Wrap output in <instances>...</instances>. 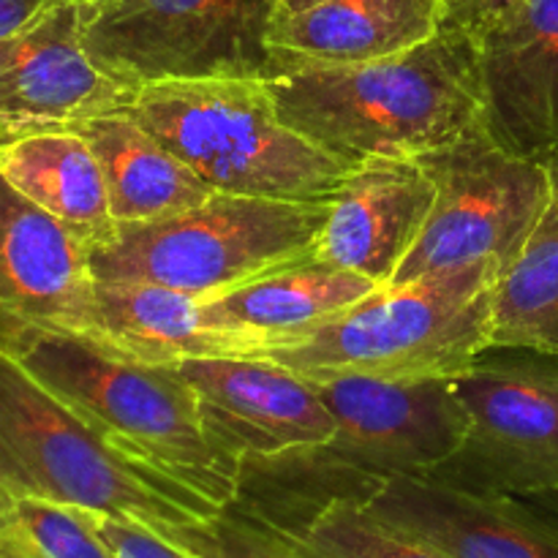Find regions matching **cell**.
Instances as JSON below:
<instances>
[{
  "mask_svg": "<svg viewBox=\"0 0 558 558\" xmlns=\"http://www.w3.org/2000/svg\"><path fill=\"white\" fill-rule=\"evenodd\" d=\"M0 352L125 456L221 510L234 501L240 461L210 439L199 401L178 365L142 363L85 332L27 325L3 314Z\"/></svg>",
  "mask_w": 558,
  "mask_h": 558,
  "instance_id": "6da1fadb",
  "label": "cell"
},
{
  "mask_svg": "<svg viewBox=\"0 0 558 558\" xmlns=\"http://www.w3.org/2000/svg\"><path fill=\"white\" fill-rule=\"evenodd\" d=\"M283 120L347 161L417 158L485 118L477 41L441 27L401 54L270 76Z\"/></svg>",
  "mask_w": 558,
  "mask_h": 558,
  "instance_id": "7a4b0ae2",
  "label": "cell"
},
{
  "mask_svg": "<svg viewBox=\"0 0 558 558\" xmlns=\"http://www.w3.org/2000/svg\"><path fill=\"white\" fill-rule=\"evenodd\" d=\"M125 112L223 194L325 202L357 167L283 120L270 76L145 82Z\"/></svg>",
  "mask_w": 558,
  "mask_h": 558,
  "instance_id": "3957f363",
  "label": "cell"
},
{
  "mask_svg": "<svg viewBox=\"0 0 558 558\" xmlns=\"http://www.w3.org/2000/svg\"><path fill=\"white\" fill-rule=\"evenodd\" d=\"M490 262L385 287L316 330L251 352L311 381L332 376L456 379L490 349Z\"/></svg>",
  "mask_w": 558,
  "mask_h": 558,
  "instance_id": "277c9868",
  "label": "cell"
},
{
  "mask_svg": "<svg viewBox=\"0 0 558 558\" xmlns=\"http://www.w3.org/2000/svg\"><path fill=\"white\" fill-rule=\"evenodd\" d=\"M0 490L150 529L221 512L205 496L118 450L5 352H0Z\"/></svg>",
  "mask_w": 558,
  "mask_h": 558,
  "instance_id": "5b68a950",
  "label": "cell"
},
{
  "mask_svg": "<svg viewBox=\"0 0 558 558\" xmlns=\"http://www.w3.org/2000/svg\"><path fill=\"white\" fill-rule=\"evenodd\" d=\"M330 199L287 202L213 191L210 199L158 221L118 223L90 251L96 281H142L213 298L314 251Z\"/></svg>",
  "mask_w": 558,
  "mask_h": 558,
  "instance_id": "8992f818",
  "label": "cell"
},
{
  "mask_svg": "<svg viewBox=\"0 0 558 558\" xmlns=\"http://www.w3.org/2000/svg\"><path fill=\"white\" fill-rule=\"evenodd\" d=\"M414 161L434 183V207L390 287L480 262L505 276L550 199V161L512 153L485 118Z\"/></svg>",
  "mask_w": 558,
  "mask_h": 558,
  "instance_id": "52a82bcc",
  "label": "cell"
},
{
  "mask_svg": "<svg viewBox=\"0 0 558 558\" xmlns=\"http://www.w3.org/2000/svg\"><path fill=\"white\" fill-rule=\"evenodd\" d=\"M452 387L469 430L430 480L474 494L558 490V354L490 347Z\"/></svg>",
  "mask_w": 558,
  "mask_h": 558,
  "instance_id": "ba28073f",
  "label": "cell"
},
{
  "mask_svg": "<svg viewBox=\"0 0 558 558\" xmlns=\"http://www.w3.org/2000/svg\"><path fill=\"white\" fill-rule=\"evenodd\" d=\"M314 385L336 434L308 456L343 499L363 501L385 477H428L466 439L469 414L452 379L332 376Z\"/></svg>",
  "mask_w": 558,
  "mask_h": 558,
  "instance_id": "9c48e42d",
  "label": "cell"
},
{
  "mask_svg": "<svg viewBox=\"0 0 558 558\" xmlns=\"http://www.w3.org/2000/svg\"><path fill=\"white\" fill-rule=\"evenodd\" d=\"M85 44L136 82L272 76L267 0H80Z\"/></svg>",
  "mask_w": 558,
  "mask_h": 558,
  "instance_id": "30bf717a",
  "label": "cell"
},
{
  "mask_svg": "<svg viewBox=\"0 0 558 558\" xmlns=\"http://www.w3.org/2000/svg\"><path fill=\"white\" fill-rule=\"evenodd\" d=\"M140 90L87 49L80 0H52L0 36V142L125 112Z\"/></svg>",
  "mask_w": 558,
  "mask_h": 558,
  "instance_id": "8fae6325",
  "label": "cell"
},
{
  "mask_svg": "<svg viewBox=\"0 0 558 558\" xmlns=\"http://www.w3.org/2000/svg\"><path fill=\"white\" fill-rule=\"evenodd\" d=\"M199 401L210 439L240 466L248 458L327 445L336 420L314 381L254 354L196 357L178 365Z\"/></svg>",
  "mask_w": 558,
  "mask_h": 558,
  "instance_id": "7c38bea8",
  "label": "cell"
},
{
  "mask_svg": "<svg viewBox=\"0 0 558 558\" xmlns=\"http://www.w3.org/2000/svg\"><path fill=\"white\" fill-rule=\"evenodd\" d=\"M365 510L445 558H558V518L523 496L474 494L430 477H385Z\"/></svg>",
  "mask_w": 558,
  "mask_h": 558,
  "instance_id": "4fadbf2b",
  "label": "cell"
},
{
  "mask_svg": "<svg viewBox=\"0 0 558 558\" xmlns=\"http://www.w3.org/2000/svg\"><path fill=\"white\" fill-rule=\"evenodd\" d=\"M477 52L496 140L518 156H558V0H521Z\"/></svg>",
  "mask_w": 558,
  "mask_h": 558,
  "instance_id": "5bb4252c",
  "label": "cell"
},
{
  "mask_svg": "<svg viewBox=\"0 0 558 558\" xmlns=\"http://www.w3.org/2000/svg\"><path fill=\"white\" fill-rule=\"evenodd\" d=\"M0 314L90 336L96 278L87 248L0 174Z\"/></svg>",
  "mask_w": 558,
  "mask_h": 558,
  "instance_id": "9a60e30c",
  "label": "cell"
},
{
  "mask_svg": "<svg viewBox=\"0 0 558 558\" xmlns=\"http://www.w3.org/2000/svg\"><path fill=\"white\" fill-rule=\"evenodd\" d=\"M434 207V183L414 158H368L330 199L314 251L390 287Z\"/></svg>",
  "mask_w": 558,
  "mask_h": 558,
  "instance_id": "2e32d148",
  "label": "cell"
},
{
  "mask_svg": "<svg viewBox=\"0 0 558 558\" xmlns=\"http://www.w3.org/2000/svg\"><path fill=\"white\" fill-rule=\"evenodd\" d=\"M441 31L439 0H325L267 27L272 76L401 54Z\"/></svg>",
  "mask_w": 558,
  "mask_h": 558,
  "instance_id": "e0dca14e",
  "label": "cell"
},
{
  "mask_svg": "<svg viewBox=\"0 0 558 558\" xmlns=\"http://www.w3.org/2000/svg\"><path fill=\"white\" fill-rule=\"evenodd\" d=\"M379 289L385 287L308 251L300 259L205 298V316L216 330L248 338L254 343L251 352H259L316 330Z\"/></svg>",
  "mask_w": 558,
  "mask_h": 558,
  "instance_id": "ac0fdd59",
  "label": "cell"
},
{
  "mask_svg": "<svg viewBox=\"0 0 558 558\" xmlns=\"http://www.w3.org/2000/svg\"><path fill=\"white\" fill-rule=\"evenodd\" d=\"M93 338L150 365H180L196 357L248 354L254 343L216 330L202 294L142 281H96Z\"/></svg>",
  "mask_w": 558,
  "mask_h": 558,
  "instance_id": "d6986e66",
  "label": "cell"
},
{
  "mask_svg": "<svg viewBox=\"0 0 558 558\" xmlns=\"http://www.w3.org/2000/svg\"><path fill=\"white\" fill-rule=\"evenodd\" d=\"M0 174L63 223L87 254L118 234L98 158L76 129L33 131L0 142Z\"/></svg>",
  "mask_w": 558,
  "mask_h": 558,
  "instance_id": "ffe728a7",
  "label": "cell"
},
{
  "mask_svg": "<svg viewBox=\"0 0 558 558\" xmlns=\"http://www.w3.org/2000/svg\"><path fill=\"white\" fill-rule=\"evenodd\" d=\"M93 147L118 223L158 221L210 199L213 189L129 112L76 125Z\"/></svg>",
  "mask_w": 558,
  "mask_h": 558,
  "instance_id": "44dd1931",
  "label": "cell"
},
{
  "mask_svg": "<svg viewBox=\"0 0 558 558\" xmlns=\"http://www.w3.org/2000/svg\"><path fill=\"white\" fill-rule=\"evenodd\" d=\"M554 191L510 270L494 287L490 347L558 354V156Z\"/></svg>",
  "mask_w": 558,
  "mask_h": 558,
  "instance_id": "7402d4cb",
  "label": "cell"
},
{
  "mask_svg": "<svg viewBox=\"0 0 558 558\" xmlns=\"http://www.w3.org/2000/svg\"><path fill=\"white\" fill-rule=\"evenodd\" d=\"M265 529L308 558H445L381 523L360 499H332Z\"/></svg>",
  "mask_w": 558,
  "mask_h": 558,
  "instance_id": "603a6c76",
  "label": "cell"
},
{
  "mask_svg": "<svg viewBox=\"0 0 558 558\" xmlns=\"http://www.w3.org/2000/svg\"><path fill=\"white\" fill-rule=\"evenodd\" d=\"M0 537L33 558H114L90 510L0 490Z\"/></svg>",
  "mask_w": 558,
  "mask_h": 558,
  "instance_id": "cb8c5ba5",
  "label": "cell"
},
{
  "mask_svg": "<svg viewBox=\"0 0 558 558\" xmlns=\"http://www.w3.org/2000/svg\"><path fill=\"white\" fill-rule=\"evenodd\" d=\"M153 532L196 558H308L234 507H223L213 518L180 526H158Z\"/></svg>",
  "mask_w": 558,
  "mask_h": 558,
  "instance_id": "d4e9b609",
  "label": "cell"
},
{
  "mask_svg": "<svg viewBox=\"0 0 558 558\" xmlns=\"http://www.w3.org/2000/svg\"><path fill=\"white\" fill-rule=\"evenodd\" d=\"M93 518H96L98 532L107 539L114 558H196L194 554H189V550L169 543V539L161 537L158 532H153L145 523L125 521V518L112 515H98V512H93Z\"/></svg>",
  "mask_w": 558,
  "mask_h": 558,
  "instance_id": "484cf974",
  "label": "cell"
},
{
  "mask_svg": "<svg viewBox=\"0 0 558 558\" xmlns=\"http://www.w3.org/2000/svg\"><path fill=\"white\" fill-rule=\"evenodd\" d=\"M441 27L480 41L488 31H494L505 16L521 5V0H439Z\"/></svg>",
  "mask_w": 558,
  "mask_h": 558,
  "instance_id": "4316f807",
  "label": "cell"
},
{
  "mask_svg": "<svg viewBox=\"0 0 558 558\" xmlns=\"http://www.w3.org/2000/svg\"><path fill=\"white\" fill-rule=\"evenodd\" d=\"M52 0H0V36L20 31L38 11H44Z\"/></svg>",
  "mask_w": 558,
  "mask_h": 558,
  "instance_id": "83f0119b",
  "label": "cell"
},
{
  "mask_svg": "<svg viewBox=\"0 0 558 558\" xmlns=\"http://www.w3.org/2000/svg\"><path fill=\"white\" fill-rule=\"evenodd\" d=\"M319 3H325V0H267V5H270V22L281 20V16L303 14V11L314 9Z\"/></svg>",
  "mask_w": 558,
  "mask_h": 558,
  "instance_id": "f1b7e54d",
  "label": "cell"
},
{
  "mask_svg": "<svg viewBox=\"0 0 558 558\" xmlns=\"http://www.w3.org/2000/svg\"><path fill=\"white\" fill-rule=\"evenodd\" d=\"M523 499L534 501V505H539L543 510L554 512L558 518V490H548V494H537V496H523Z\"/></svg>",
  "mask_w": 558,
  "mask_h": 558,
  "instance_id": "f546056e",
  "label": "cell"
},
{
  "mask_svg": "<svg viewBox=\"0 0 558 558\" xmlns=\"http://www.w3.org/2000/svg\"><path fill=\"white\" fill-rule=\"evenodd\" d=\"M0 558H33V556H27L25 550L16 548L14 543H9V539L0 537Z\"/></svg>",
  "mask_w": 558,
  "mask_h": 558,
  "instance_id": "4dcf8cb0",
  "label": "cell"
}]
</instances>
